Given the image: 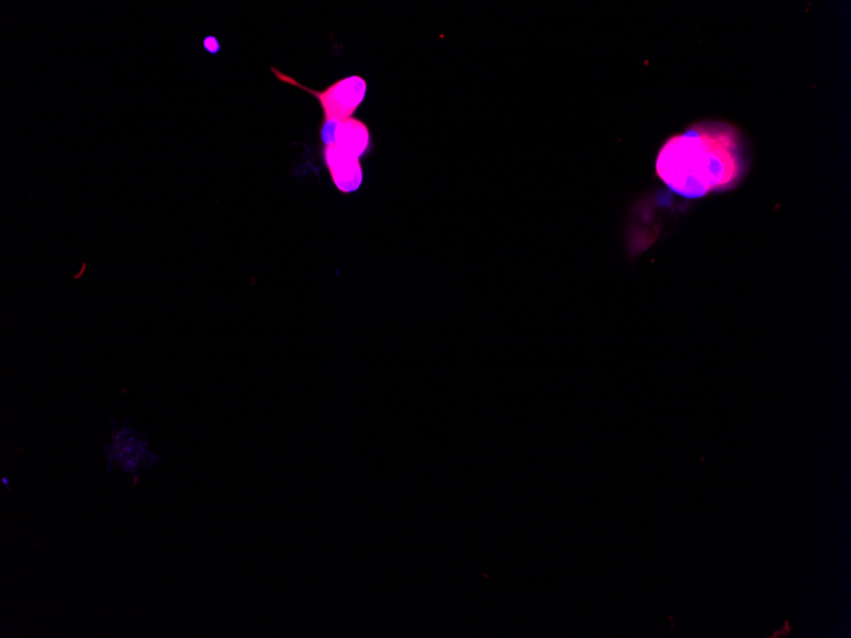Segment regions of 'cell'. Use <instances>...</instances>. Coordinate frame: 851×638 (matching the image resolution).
<instances>
[{"label": "cell", "instance_id": "5", "mask_svg": "<svg viewBox=\"0 0 851 638\" xmlns=\"http://www.w3.org/2000/svg\"><path fill=\"white\" fill-rule=\"evenodd\" d=\"M333 145L345 150L349 156L362 157L371 145V135L368 125L360 119L351 117L334 125Z\"/></svg>", "mask_w": 851, "mask_h": 638}, {"label": "cell", "instance_id": "6", "mask_svg": "<svg viewBox=\"0 0 851 638\" xmlns=\"http://www.w3.org/2000/svg\"><path fill=\"white\" fill-rule=\"evenodd\" d=\"M203 49L211 55H219L222 46L216 36L209 35L203 38Z\"/></svg>", "mask_w": 851, "mask_h": 638}, {"label": "cell", "instance_id": "2", "mask_svg": "<svg viewBox=\"0 0 851 638\" xmlns=\"http://www.w3.org/2000/svg\"><path fill=\"white\" fill-rule=\"evenodd\" d=\"M270 70H272V74L278 81L296 87V89L312 94L314 99L320 101L323 110V121L321 125L329 123L336 124L354 117L357 109L360 108L366 98V92H368V83H366L365 79L360 76L341 78L323 91H314L298 82L296 79L282 74V71L277 68L272 67Z\"/></svg>", "mask_w": 851, "mask_h": 638}, {"label": "cell", "instance_id": "4", "mask_svg": "<svg viewBox=\"0 0 851 638\" xmlns=\"http://www.w3.org/2000/svg\"><path fill=\"white\" fill-rule=\"evenodd\" d=\"M323 157L334 186L341 193L359 190L363 180L360 158L349 156L336 145L323 146Z\"/></svg>", "mask_w": 851, "mask_h": 638}, {"label": "cell", "instance_id": "1", "mask_svg": "<svg viewBox=\"0 0 851 638\" xmlns=\"http://www.w3.org/2000/svg\"><path fill=\"white\" fill-rule=\"evenodd\" d=\"M739 135L728 125H698L665 143L658 177L679 195L697 199L734 188L743 175Z\"/></svg>", "mask_w": 851, "mask_h": 638}, {"label": "cell", "instance_id": "3", "mask_svg": "<svg viewBox=\"0 0 851 638\" xmlns=\"http://www.w3.org/2000/svg\"><path fill=\"white\" fill-rule=\"evenodd\" d=\"M105 454L110 464H117L132 474L137 473L142 466L153 467L158 459L149 449L146 435L132 427L128 422L121 427L114 425Z\"/></svg>", "mask_w": 851, "mask_h": 638}]
</instances>
